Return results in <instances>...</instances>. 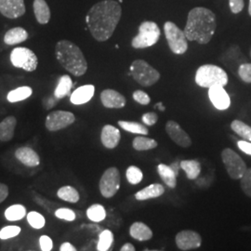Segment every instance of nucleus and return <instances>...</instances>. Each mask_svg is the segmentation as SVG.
I'll return each mask as SVG.
<instances>
[{"label":"nucleus","instance_id":"4c0bfd02","mask_svg":"<svg viewBox=\"0 0 251 251\" xmlns=\"http://www.w3.org/2000/svg\"><path fill=\"white\" fill-rule=\"evenodd\" d=\"M21 228L15 225L6 226L0 230V239L1 240H8L17 236L21 233Z\"/></svg>","mask_w":251,"mask_h":251},{"label":"nucleus","instance_id":"3c124183","mask_svg":"<svg viewBox=\"0 0 251 251\" xmlns=\"http://www.w3.org/2000/svg\"><path fill=\"white\" fill-rule=\"evenodd\" d=\"M171 168H172V170L175 171V173L178 175V171H179V167H180V165H179V163L178 162H175V163H173L172 165H171Z\"/></svg>","mask_w":251,"mask_h":251},{"label":"nucleus","instance_id":"c85d7f7f","mask_svg":"<svg viewBox=\"0 0 251 251\" xmlns=\"http://www.w3.org/2000/svg\"><path fill=\"white\" fill-rule=\"evenodd\" d=\"M157 142L150 139L146 138L144 136H138L136 137L133 142H132V147L134 148L136 151H148L152 150L157 147Z\"/></svg>","mask_w":251,"mask_h":251},{"label":"nucleus","instance_id":"79ce46f5","mask_svg":"<svg viewBox=\"0 0 251 251\" xmlns=\"http://www.w3.org/2000/svg\"><path fill=\"white\" fill-rule=\"evenodd\" d=\"M132 97H133L135 101H137L138 103H140L142 105H147L151 101L150 96L143 90H136L133 92Z\"/></svg>","mask_w":251,"mask_h":251},{"label":"nucleus","instance_id":"c756f323","mask_svg":"<svg viewBox=\"0 0 251 251\" xmlns=\"http://www.w3.org/2000/svg\"><path fill=\"white\" fill-rule=\"evenodd\" d=\"M57 196L60 199L69 203H76L79 201V193L72 186H63L58 190Z\"/></svg>","mask_w":251,"mask_h":251},{"label":"nucleus","instance_id":"864d4df0","mask_svg":"<svg viewBox=\"0 0 251 251\" xmlns=\"http://www.w3.org/2000/svg\"><path fill=\"white\" fill-rule=\"evenodd\" d=\"M249 13L251 16V0H250V5H249Z\"/></svg>","mask_w":251,"mask_h":251},{"label":"nucleus","instance_id":"a18cd8bd","mask_svg":"<svg viewBox=\"0 0 251 251\" xmlns=\"http://www.w3.org/2000/svg\"><path fill=\"white\" fill-rule=\"evenodd\" d=\"M142 120L146 126H153L158 120V117L155 113H146L142 117Z\"/></svg>","mask_w":251,"mask_h":251},{"label":"nucleus","instance_id":"49530a36","mask_svg":"<svg viewBox=\"0 0 251 251\" xmlns=\"http://www.w3.org/2000/svg\"><path fill=\"white\" fill-rule=\"evenodd\" d=\"M237 146L242 152L251 155V143L248 141H239L237 143Z\"/></svg>","mask_w":251,"mask_h":251},{"label":"nucleus","instance_id":"412c9836","mask_svg":"<svg viewBox=\"0 0 251 251\" xmlns=\"http://www.w3.org/2000/svg\"><path fill=\"white\" fill-rule=\"evenodd\" d=\"M29 35L26 30L23 27H14L9 29L4 36V42L7 45H17L28 39Z\"/></svg>","mask_w":251,"mask_h":251},{"label":"nucleus","instance_id":"ea45409f","mask_svg":"<svg viewBox=\"0 0 251 251\" xmlns=\"http://www.w3.org/2000/svg\"><path fill=\"white\" fill-rule=\"evenodd\" d=\"M55 216L58 219H62V220H65L67 222H73L75 220V213L74 212V210L70 209V208H59L55 211Z\"/></svg>","mask_w":251,"mask_h":251},{"label":"nucleus","instance_id":"6e6552de","mask_svg":"<svg viewBox=\"0 0 251 251\" xmlns=\"http://www.w3.org/2000/svg\"><path fill=\"white\" fill-rule=\"evenodd\" d=\"M10 62L14 67L33 72L37 68L38 59L36 54L27 48H15L10 53Z\"/></svg>","mask_w":251,"mask_h":251},{"label":"nucleus","instance_id":"423d86ee","mask_svg":"<svg viewBox=\"0 0 251 251\" xmlns=\"http://www.w3.org/2000/svg\"><path fill=\"white\" fill-rule=\"evenodd\" d=\"M129 75L143 87H151L160 79V73L144 60L133 61Z\"/></svg>","mask_w":251,"mask_h":251},{"label":"nucleus","instance_id":"473e14b6","mask_svg":"<svg viewBox=\"0 0 251 251\" xmlns=\"http://www.w3.org/2000/svg\"><path fill=\"white\" fill-rule=\"evenodd\" d=\"M87 216L90 221L94 223H100L106 218V211L103 206L94 204L87 209Z\"/></svg>","mask_w":251,"mask_h":251},{"label":"nucleus","instance_id":"f704fd0d","mask_svg":"<svg viewBox=\"0 0 251 251\" xmlns=\"http://www.w3.org/2000/svg\"><path fill=\"white\" fill-rule=\"evenodd\" d=\"M113 243H114V234L110 230H104L100 234L99 241L97 244V251H109Z\"/></svg>","mask_w":251,"mask_h":251},{"label":"nucleus","instance_id":"aec40b11","mask_svg":"<svg viewBox=\"0 0 251 251\" xmlns=\"http://www.w3.org/2000/svg\"><path fill=\"white\" fill-rule=\"evenodd\" d=\"M33 9L38 24L47 25L50 22L51 13L46 0H34Z\"/></svg>","mask_w":251,"mask_h":251},{"label":"nucleus","instance_id":"9b49d317","mask_svg":"<svg viewBox=\"0 0 251 251\" xmlns=\"http://www.w3.org/2000/svg\"><path fill=\"white\" fill-rule=\"evenodd\" d=\"M75 121V115L68 111H54L48 115L45 125L50 131H58L72 125Z\"/></svg>","mask_w":251,"mask_h":251},{"label":"nucleus","instance_id":"393cba45","mask_svg":"<svg viewBox=\"0 0 251 251\" xmlns=\"http://www.w3.org/2000/svg\"><path fill=\"white\" fill-rule=\"evenodd\" d=\"M157 171L162 180L170 188H175L177 185V174L172 170L171 166L159 164L157 167Z\"/></svg>","mask_w":251,"mask_h":251},{"label":"nucleus","instance_id":"c9c22d12","mask_svg":"<svg viewBox=\"0 0 251 251\" xmlns=\"http://www.w3.org/2000/svg\"><path fill=\"white\" fill-rule=\"evenodd\" d=\"M126 177L131 184H138L144 179V173L138 167L130 166L126 171Z\"/></svg>","mask_w":251,"mask_h":251},{"label":"nucleus","instance_id":"a878e982","mask_svg":"<svg viewBox=\"0 0 251 251\" xmlns=\"http://www.w3.org/2000/svg\"><path fill=\"white\" fill-rule=\"evenodd\" d=\"M73 81L67 75H62L59 79L58 85L54 90V96L56 99H63L70 94L72 90Z\"/></svg>","mask_w":251,"mask_h":251},{"label":"nucleus","instance_id":"58836bf2","mask_svg":"<svg viewBox=\"0 0 251 251\" xmlns=\"http://www.w3.org/2000/svg\"><path fill=\"white\" fill-rule=\"evenodd\" d=\"M240 184L243 192L251 198V168L247 169L246 172L244 173L241 179H240Z\"/></svg>","mask_w":251,"mask_h":251},{"label":"nucleus","instance_id":"39448f33","mask_svg":"<svg viewBox=\"0 0 251 251\" xmlns=\"http://www.w3.org/2000/svg\"><path fill=\"white\" fill-rule=\"evenodd\" d=\"M161 36L159 26L152 21H145L139 26V33L132 38V48L141 50L155 45Z\"/></svg>","mask_w":251,"mask_h":251},{"label":"nucleus","instance_id":"4be33fe9","mask_svg":"<svg viewBox=\"0 0 251 251\" xmlns=\"http://www.w3.org/2000/svg\"><path fill=\"white\" fill-rule=\"evenodd\" d=\"M129 234L138 241H148L152 237V230L144 223H134L129 228Z\"/></svg>","mask_w":251,"mask_h":251},{"label":"nucleus","instance_id":"603ef678","mask_svg":"<svg viewBox=\"0 0 251 251\" xmlns=\"http://www.w3.org/2000/svg\"><path fill=\"white\" fill-rule=\"evenodd\" d=\"M154 108H155V109H159V110L162 111V112H164V111L166 110V107L163 105V103H162V102H158V103H156V104L154 105Z\"/></svg>","mask_w":251,"mask_h":251},{"label":"nucleus","instance_id":"e433bc0d","mask_svg":"<svg viewBox=\"0 0 251 251\" xmlns=\"http://www.w3.org/2000/svg\"><path fill=\"white\" fill-rule=\"evenodd\" d=\"M27 222L35 229H42L46 225L44 216L36 211H31L27 214Z\"/></svg>","mask_w":251,"mask_h":251},{"label":"nucleus","instance_id":"09e8293b","mask_svg":"<svg viewBox=\"0 0 251 251\" xmlns=\"http://www.w3.org/2000/svg\"><path fill=\"white\" fill-rule=\"evenodd\" d=\"M76 249L69 242H65L62 244L60 247V251H75Z\"/></svg>","mask_w":251,"mask_h":251},{"label":"nucleus","instance_id":"7c9ffc66","mask_svg":"<svg viewBox=\"0 0 251 251\" xmlns=\"http://www.w3.org/2000/svg\"><path fill=\"white\" fill-rule=\"evenodd\" d=\"M26 215V208L23 205H12L5 210V218L9 222H15L24 219Z\"/></svg>","mask_w":251,"mask_h":251},{"label":"nucleus","instance_id":"bb28decb","mask_svg":"<svg viewBox=\"0 0 251 251\" xmlns=\"http://www.w3.org/2000/svg\"><path fill=\"white\" fill-rule=\"evenodd\" d=\"M189 179H196L201 172V165L197 160H182L179 163Z\"/></svg>","mask_w":251,"mask_h":251},{"label":"nucleus","instance_id":"6ab92c4d","mask_svg":"<svg viewBox=\"0 0 251 251\" xmlns=\"http://www.w3.org/2000/svg\"><path fill=\"white\" fill-rule=\"evenodd\" d=\"M95 87L93 85H85L79 87L71 94L70 100L75 105H81L89 102L94 96Z\"/></svg>","mask_w":251,"mask_h":251},{"label":"nucleus","instance_id":"5701e85b","mask_svg":"<svg viewBox=\"0 0 251 251\" xmlns=\"http://www.w3.org/2000/svg\"><path fill=\"white\" fill-rule=\"evenodd\" d=\"M16 124H17V120L12 116L6 117L0 122V141L1 142H9L13 138Z\"/></svg>","mask_w":251,"mask_h":251},{"label":"nucleus","instance_id":"37998d69","mask_svg":"<svg viewBox=\"0 0 251 251\" xmlns=\"http://www.w3.org/2000/svg\"><path fill=\"white\" fill-rule=\"evenodd\" d=\"M39 245H40L41 251H50L53 249V242L51 238L48 235H42L39 238Z\"/></svg>","mask_w":251,"mask_h":251},{"label":"nucleus","instance_id":"a211bd4d","mask_svg":"<svg viewBox=\"0 0 251 251\" xmlns=\"http://www.w3.org/2000/svg\"><path fill=\"white\" fill-rule=\"evenodd\" d=\"M15 157L25 166L34 168L40 164L38 153L30 147H20L15 152Z\"/></svg>","mask_w":251,"mask_h":251},{"label":"nucleus","instance_id":"de8ad7c7","mask_svg":"<svg viewBox=\"0 0 251 251\" xmlns=\"http://www.w3.org/2000/svg\"><path fill=\"white\" fill-rule=\"evenodd\" d=\"M9 196V188L6 184L0 182V203H2Z\"/></svg>","mask_w":251,"mask_h":251},{"label":"nucleus","instance_id":"1a4fd4ad","mask_svg":"<svg viewBox=\"0 0 251 251\" xmlns=\"http://www.w3.org/2000/svg\"><path fill=\"white\" fill-rule=\"evenodd\" d=\"M120 172L117 168L112 167L103 172L100 179V192L103 198H113L120 188Z\"/></svg>","mask_w":251,"mask_h":251},{"label":"nucleus","instance_id":"f03ea898","mask_svg":"<svg viewBox=\"0 0 251 251\" xmlns=\"http://www.w3.org/2000/svg\"><path fill=\"white\" fill-rule=\"evenodd\" d=\"M215 13L204 7H196L189 11L184 33L189 41H197L200 45L209 43L215 34Z\"/></svg>","mask_w":251,"mask_h":251},{"label":"nucleus","instance_id":"4468645a","mask_svg":"<svg viewBox=\"0 0 251 251\" xmlns=\"http://www.w3.org/2000/svg\"><path fill=\"white\" fill-rule=\"evenodd\" d=\"M166 131L171 140L180 147L188 148L192 145V141L189 135L181 128V126L175 121L170 120L166 125Z\"/></svg>","mask_w":251,"mask_h":251},{"label":"nucleus","instance_id":"b1692460","mask_svg":"<svg viewBox=\"0 0 251 251\" xmlns=\"http://www.w3.org/2000/svg\"><path fill=\"white\" fill-rule=\"evenodd\" d=\"M164 193H165L164 186L159 183H154L136 193L135 198L138 201H144L152 198H159Z\"/></svg>","mask_w":251,"mask_h":251},{"label":"nucleus","instance_id":"f8f14e48","mask_svg":"<svg viewBox=\"0 0 251 251\" xmlns=\"http://www.w3.org/2000/svg\"><path fill=\"white\" fill-rule=\"evenodd\" d=\"M175 241L178 249L180 251H193L201 247L202 237L195 231L184 230L177 233Z\"/></svg>","mask_w":251,"mask_h":251},{"label":"nucleus","instance_id":"c03bdc74","mask_svg":"<svg viewBox=\"0 0 251 251\" xmlns=\"http://www.w3.org/2000/svg\"><path fill=\"white\" fill-rule=\"evenodd\" d=\"M229 6L233 14H238L244 9L245 2L244 0H229Z\"/></svg>","mask_w":251,"mask_h":251},{"label":"nucleus","instance_id":"9d476101","mask_svg":"<svg viewBox=\"0 0 251 251\" xmlns=\"http://www.w3.org/2000/svg\"><path fill=\"white\" fill-rule=\"evenodd\" d=\"M222 160L229 176L233 179H240L247 171V165L242 158L230 148L222 152Z\"/></svg>","mask_w":251,"mask_h":251},{"label":"nucleus","instance_id":"ddd939ff","mask_svg":"<svg viewBox=\"0 0 251 251\" xmlns=\"http://www.w3.org/2000/svg\"><path fill=\"white\" fill-rule=\"evenodd\" d=\"M25 11L24 0H0V13L7 18H20Z\"/></svg>","mask_w":251,"mask_h":251},{"label":"nucleus","instance_id":"f3484780","mask_svg":"<svg viewBox=\"0 0 251 251\" xmlns=\"http://www.w3.org/2000/svg\"><path fill=\"white\" fill-rule=\"evenodd\" d=\"M121 140V133L116 126L105 125L101 129L100 141L102 145L107 149L116 148Z\"/></svg>","mask_w":251,"mask_h":251},{"label":"nucleus","instance_id":"2f4dec72","mask_svg":"<svg viewBox=\"0 0 251 251\" xmlns=\"http://www.w3.org/2000/svg\"><path fill=\"white\" fill-rule=\"evenodd\" d=\"M118 126L123 128L126 131L134 133V134L147 135L148 128L144 125H142L137 122H130V121H118Z\"/></svg>","mask_w":251,"mask_h":251},{"label":"nucleus","instance_id":"5fc2aeb1","mask_svg":"<svg viewBox=\"0 0 251 251\" xmlns=\"http://www.w3.org/2000/svg\"></svg>","mask_w":251,"mask_h":251},{"label":"nucleus","instance_id":"7ed1b4c3","mask_svg":"<svg viewBox=\"0 0 251 251\" xmlns=\"http://www.w3.org/2000/svg\"><path fill=\"white\" fill-rule=\"evenodd\" d=\"M55 55L63 68L74 75L81 76L88 70L87 60L80 48L69 40H61L55 47Z\"/></svg>","mask_w":251,"mask_h":251},{"label":"nucleus","instance_id":"8fccbe9b","mask_svg":"<svg viewBox=\"0 0 251 251\" xmlns=\"http://www.w3.org/2000/svg\"><path fill=\"white\" fill-rule=\"evenodd\" d=\"M120 251H135L134 246L132 245V244H130V243H126L125 244L121 249H120Z\"/></svg>","mask_w":251,"mask_h":251},{"label":"nucleus","instance_id":"dca6fc26","mask_svg":"<svg viewBox=\"0 0 251 251\" xmlns=\"http://www.w3.org/2000/svg\"><path fill=\"white\" fill-rule=\"evenodd\" d=\"M100 100L104 107L120 109L126 105V98L118 91L115 90H104L100 93Z\"/></svg>","mask_w":251,"mask_h":251},{"label":"nucleus","instance_id":"cd10ccee","mask_svg":"<svg viewBox=\"0 0 251 251\" xmlns=\"http://www.w3.org/2000/svg\"><path fill=\"white\" fill-rule=\"evenodd\" d=\"M33 93V90L30 87H20L15 90H10L8 93L7 99L9 102H18L21 100L28 99Z\"/></svg>","mask_w":251,"mask_h":251},{"label":"nucleus","instance_id":"2eb2a0df","mask_svg":"<svg viewBox=\"0 0 251 251\" xmlns=\"http://www.w3.org/2000/svg\"><path fill=\"white\" fill-rule=\"evenodd\" d=\"M208 97L214 107L224 111L230 107L231 100L223 86H213L208 89Z\"/></svg>","mask_w":251,"mask_h":251},{"label":"nucleus","instance_id":"20e7f679","mask_svg":"<svg viewBox=\"0 0 251 251\" xmlns=\"http://www.w3.org/2000/svg\"><path fill=\"white\" fill-rule=\"evenodd\" d=\"M195 79L198 86L202 88L209 89L213 86L225 87L228 83V75L220 66L204 64L198 68Z\"/></svg>","mask_w":251,"mask_h":251},{"label":"nucleus","instance_id":"f257e3e1","mask_svg":"<svg viewBox=\"0 0 251 251\" xmlns=\"http://www.w3.org/2000/svg\"><path fill=\"white\" fill-rule=\"evenodd\" d=\"M122 15V8L116 0H102L90 8L86 23L90 34L99 42L113 36Z\"/></svg>","mask_w":251,"mask_h":251},{"label":"nucleus","instance_id":"a19ab883","mask_svg":"<svg viewBox=\"0 0 251 251\" xmlns=\"http://www.w3.org/2000/svg\"><path fill=\"white\" fill-rule=\"evenodd\" d=\"M238 75L246 83H251V63H243L239 66Z\"/></svg>","mask_w":251,"mask_h":251},{"label":"nucleus","instance_id":"72a5a7b5","mask_svg":"<svg viewBox=\"0 0 251 251\" xmlns=\"http://www.w3.org/2000/svg\"><path fill=\"white\" fill-rule=\"evenodd\" d=\"M233 131L248 142H251V126L240 120H233L231 124Z\"/></svg>","mask_w":251,"mask_h":251},{"label":"nucleus","instance_id":"0eeeda50","mask_svg":"<svg viewBox=\"0 0 251 251\" xmlns=\"http://www.w3.org/2000/svg\"><path fill=\"white\" fill-rule=\"evenodd\" d=\"M164 32L171 51L177 55L184 54L188 50L187 37L184 30H181L176 24L166 22L164 25Z\"/></svg>","mask_w":251,"mask_h":251}]
</instances>
